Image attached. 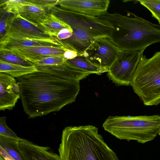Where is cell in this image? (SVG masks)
Listing matches in <instances>:
<instances>
[{"mask_svg":"<svg viewBox=\"0 0 160 160\" xmlns=\"http://www.w3.org/2000/svg\"><path fill=\"white\" fill-rule=\"evenodd\" d=\"M158 135H159V136H160V130L159 132V133H158Z\"/></svg>","mask_w":160,"mask_h":160,"instance_id":"cell-30","label":"cell"},{"mask_svg":"<svg viewBox=\"0 0 160 160\" xmlns=\"http://www.w3.org/2000/svg\"><path fill=\"white\" fill-rule=\"evenodd\" d=\"M67 61L73 65L91 74L99 75L108 72V69L96 66L89 62L82 56H78L75 58L67 60Z\"/></svg>","mask_w":160,"mask_h":160,"instance_id":"cell-20","label":"cell"},{"mask_svg":"<svg viewBox=\"0 0 160 160\" xmlns=\"http://www.w3.org/2000/svg\"><path fill=\"white\" fill-rule=\"evenodd\" d=\"M3 11L2 15L1 14L0 22V39L4 37L7 34V24L8 20L11 16L9 15L11 13L8 12L0 9Z\"/></svg>","mask_w":160,"mask_h":160,"instance_id":"cell-27","label":"cell"},{"mask_svg":"<svg viewBox=\"0 0 160 160\" xmlns=\"http://www.w3.org/2000/svg\"><path fill=\"white\" fill-rule=\"evenodd\" d=\"M0 135L13 139L19 138L8 126L6 124V118L5 117L0 118Z\"/></svg>","mask_w":160,"mask_h":160,"instance_id":"cell-25","label":"cell"},{"mask_svg":"<svg viewBox=\"0 0 160 160\" xmlns=\"http://www.w3.org/2000/svg\"><path fill=\"white\" fill-rule=\"evenodd\" d=\"M102 127L119 139L145 143L153 140L158 134L160 116H110Z\"/></svg>","mask_w":160,"mask_h":160,"instance_id":"cell-4","label":"cell"},{"mask_svg":"<svg viewBox=\"0 0 160 160\" xmlns=\"http://www.w3.org/2000/svg\"><path fill=\"white\" fill-rule=\"evenodd\" d=\"M0 60L8 63L24 67L34 65L33 63L9 52L0 51Z\"/></svg>","mask_w":160,"mask_h":160,"instance_id":"cell-21","label":"cell"},{"mask_svg":"<svg viewBox=\"0 0 160 160\" xmlns=\"http://www.w3.org/2000/svg\"><path fill=\"white\" fill-rule=\"evenodd\" d=\"M0 51L36 46H65L68 48L65 43L55 37L46 39H38L5 36L0 39Z\"/></svg>","mask_w":160,"mask_h":160,"instance_id":"cell-14","label":"cell"},{"mask_svg":"<svg viewBox=\"0 0 160 160\" xmlns=\"http://www.w3.org/2000/svg\"><path fill=\"white\" fill-rule=\"evenodd\" d=\"M20 97L19 85L14 78L0 73V110L12 109Z\"/></svg>","mask_w":160,"mask_h":160,"instance_id":"cell-13","label":"cell"},{"mask_svg":"<svg viewBox=\"0 0 160 160\" xmlns=\"http://www.w3.org/2000/svg\"><path fill=\"white\" fill-rule=\"evenodd\" d=\"M21 160H60L59 155L48 147L36 144L20 138L12 147Z\"/></svg>","mask_w":160,"mask_h":160,"instance_id":"cell-10","label":"cell"},{"mask_svg":"<svg viewBox=\"0 0 160 160\" xmlns=\"http://www.w3.org/2000/svg\"><path fill=\"white\" fill-rule=\"evenodd\" d=\"M73 34L69 38L62 41L71 49L77 51L78 56L82 54L89 47L95 38L86 31L72 28Z\"/></svg>","mask_w":160,"mask_h":160,"instance_id":"cell-16","label":"cell"},{"mask_svg":"<svg viewBox=\"0 0 160 160\" xmlns=\"http://www.w3.org/2000/svg\"><path fill=\"white\" fill-rule=\"evenodd\" d=\"M38 71L36 66L24 67L4 62L0 60V72L4 73L18 78Z\"/></svg>","mask_w":160,"mask_h":160,"instance_id":"cell-19","label":"cell"},{"mask_svg":"<svg viewBox=\"0 0 160 160\" xmlns=\"http://www.w3.org/2000/svg\"><path fill=\"white\" fill-rule=\"evenodd\" d=\"M131 18L107 12L98 17L113 28L110 38L122 50L144 51L160 42V24L152 23L131 13Z\"/></svg>","mask_w":160,"mask_h":160,"instance_id":"cell-3","label":"cell"},{"mask_svg":"<svg viewBox=\"0 0 160 160\" xmlns=\"http://www.w3.org/2000/svg\"><path fill=\"white\" fill-rule=\"evenodd\" d=\"M26 2V0H1L0 9L9 13L17 14L18 6Z\"/></svg>","mask_w":160,"mask_h":160,"instance_id":"cell-24","label":"cell"},{"mask_svg":"<svg viewBox=\"0 0 160 160\" xmlns=\"http://www.w3.org/2000/svg\"><path fill=\"white\" fill-rule=\"evenodd\" d=\"M52 9L53 10L52 13L72 28H79L86 31L95 38H110L113 28L109 23L98 17L58 7H54Z\"/></svg>","mask_w":160,"mask_h":160,"instance_id":"cell-6","label":"cell"},{"mask_svg":"<svg viewBox=\"0 0 160 160\" xmlns=\"http://www.w3.org/2000/svg\"><path fill=\"white\" fill-rule=\"evenodd\" d=\"M67 49L69 48L65 46H36L12 48L0 51L10 53L34 64L37 61L48 57L63 55Z\"/></svg>","mask_w":160,"mask_h":160,"instance_id":"cell-12","label":"cell"},{"mask_svg":"<svg viewBox=\"0 0 160 160\" xmlns=\"http://www.w3.org/2000/svg\"><path fill=\"white\" fill-rule=\"evenodd\" d=\"M58 151L60 160H119L98 128L91 125L65 128Z\"/></svg>","mask_w":160,"mask_h":160,"instance_id":"cell-2","label":"cell"},{"mask_svg":"<svg viewBox=\"0 0 160 160\" xmlns=\"http://www.w3.org/2000/svg\"><path fill=\"white\" fill-rule=\"evenodd\" d=\"M5 36L38 39H46L52 37L45 33L38 24L29 21L18 14H13L9 17L7 34Z\"/></svg>","mask_w":160,"mask_h":160,"instance_id":"cell-9","label":"cell"},{"mask_svg":"<svg viewBox=\"0 0 160 160\" xmlns=\"http://www.w3.org/2000/svg\"><path fill=\"white\" fill-rule=\"evenodd\" d=\"M63 56L67 60H71L76 57L78 56V53L75 50L67 49L65 52Z\"/></svg>","mask_w":160,"mask_h":160,"instance_id":"cell-29","label":"cell"},{"mask_svg":"<svg viewBox=\"0 0 160 160\" xmlns=\"http://www.w3.org/2000/svg\"><path fill=\"white\" fill-rule=\"evenodd\" d=\"M24 111L29 118L58 111L74 102L80 91L79 81L41 71L17 79Z\"/></svg>","mask_w":160,"mask_h":160,"instance_id":"cell-1","label":"cell"},{"mask_svg":"<svg viewBox=\"0 0 160 160\" xmlns=\"http://www.w3.org/2000/svg\"><path fill=\"white\" fill-rule=\"evenodd\" d=\"M47 11L32 3L28 0L18 7L17 14L34 24H38L47 16Z\"/></svg>","mask_w":160,"mask_h":160,"instance_id":"cell-17","label":"cell"},{"mask_svg":"<svg viewBox=\"0 0 160 160\" xmlns=\"http://www.w3.org/2000/svg\"><path fill=\"white\" fill-rule=\"evenodd\" d=\"M35 66L39 71L48 72L62 78L74 81H80L90 74L67 61L60 65Z\"/></svg>","mask_w":160,"mask_h":160,"instance_id":"cell-15","label":"cell"},{"mask_svg":"<svg viewBox=\"0 0 160 160\" xmlns=\"http://www.w3.org/2000/svg\"><path fill=\"white\" fill-rule=\"evenodd\" d=\"M38 25L45 33L51 37H56L59 32L63 28H72L70 26L52 13H48Z\"/></svg>","mask_w":160,"mask_h":160,"instance_id":"cell-18","label":"cell"},{"mask_svg":"<svg viewBox=\"0 0 160 160\" xmlns=\"http://www.w3.org/2000/svg\"><path fill=\"white\" fill-rule=\"evenodd\" d=\"M137 1L150 11L152 17L157 20L160 24V0H139Z\"/></svg>","mask_w":160,"mask_h":160,"instance_id":"cell-22","label":"cell"},{"mask_svg":"<svg viewBox=\"0 0 160 160\" xmlns=\"http://www.w3.org/2000/svg\"><path fill=\"white\" fill-rule=\"evenodd\" d=\"M131 85L145 105L160 103V52L149 58L143 55Z\"/></svg>","mask_w":160,"mask_h":160,"instance_id":"cell-5","label":"cell"},{"mask_svg":"<svg viewBox=\"0 0 160 160\" xmlns=\"http://www.w3.org/2000/svg\"><path fill=\"white\" fill-rule=\"evenodd\" d=\"M109 0H60L61 8L68 10L98 17L107 12Z\"/></svg>","mask_w":160,"mask_h":160,"instance_id":"cell-11","label":"cell"},{"mask_svg":"<svg viewBox=\"0 0 160 160\" xmlns=\"http://www.w3.org/2000/svg\"><path fill=\"white\" fill-rule=\"evenodd\" d=\"M33 4L47 11L58 4L59 0H28Z\"/></svg>","mask_w":160,"mask_h":160,"instance_id":"cell-26","label":"cell"},{"mask_svg":"<svg viewBox=\"0 0 160 160\" xmlns=\"http://www.w3.org/2000/svg\"><path fill=\"white\" fill-rule=\"evenodd\" d=\"M73 34L72 28H64L61 30L57 34L56 38L59 40H64L70 37Z\"/></svg>","mask_w":160,"mask_h":160,"instance_id":"cell-28","label":"cell"},{"mask_svg":"<svg viewBox=\"0 0 160 160\" xmlns=\"http://www.w3.org/2000/svg\"><path fill=\"white\" fill-rule=\"evenodd\" d=\"M143 52L122 50L108 69L109 78L118 86L131 85Z\"/></svg>","mask_w":160,"mask_h":160,"instance_id":"cell-7","label":"cell"},{"mask_svg":"<svg viewBox=\"0 0 160 160\" xmlns=\"http://www.w3.org/2000/svg\"><path fill=\"white\" fill-rule=\"evenodd\" d=\"M67 60L63 55H56L44 58L37 61L34 64L35 66H58L64 63Z\"/></svg>","mask_w":160,"mask_h":160,"instance_id":"cell-23","label":"cell"},{"mask_svg":"<svg viewBox=\"0 0 160 160\" xmlns=\"http://www.w3.org/2000/svg\"><path fill=\"white\" fill-rule=\"evenodd\" d=\"M122 50L109 37L95 38L88 48L81 55L92 64L109 69Z\"/></svg>","mask_w":160,"mask_h":160,"instance_id":"cell-8","label":"cell"}]
</instances>
